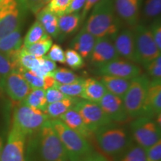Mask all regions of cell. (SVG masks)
I'll return each instance as SVG.
<instances>
[{"label": "cell", "mask_w": 161, "mask_h": 161, "mask_svg": "<svg viewBox=\"0 0 161 161\" xmlns=\"http://www.w3.org/2000/svg\"><path fill=\"white\" fill-rule=\"evenodd\" d=\"M122 20L118 17L114 0H100L92 8L82 29L98 38L111 37L120 31Z\"/></svg>", "instance_id": "obj_2"}, {"label": "cell", "mask_w": 161, "mask_h": 161, "mask_svg": "<svg viewBox=\"0 0 161 161\" xmlns=\"http://www.w3.org/2000/svg\"><path fill=\"white\" fill-rule=\"evenodd\" d=\"M99 1L100 0H86L83 9L81 10V12L80 13V21H81V23L85 19L86 15L89 14V12L91 11L92 8H93Z\"/></svg>", "instance_id": "obj_43"}, {"label": "cell", "mask_w": 161, "mask_h": 161, "mask_svg": "<svg viewBox=\"0 0 161 161\" xmlns=\"http://www.w3.org/2000/svg\"><path fill=\"white\" fill-rule=\"evenodd\" d=\"M50 74L55 79L56 83L60 84L72 83L80 78L72 70L66 69V68H57Z\"/></svg>", "instance_id": "obj_33"}, {"label": "cell", "mask_w": 161, "mask_h": 161, "mask_svg": "<svg viewBox=\"0 0 161 161\" xmlns=\"http://www.w3.org/2000/svg\"><path fill=\"white\" fill-rule=\"evenodd\" d=\"M101 75H108L131 80L140 75L141 69L139 66L126 60H114L109 63L98 66Z\"/></svg>", "instance_id": "obj_14"}, {"label": "cell", "mask_w": 161, "mask_h": 161, "mask_svg": "<svg viewBox=\"0 0 161 161\" xmlns=\"http://www.w3.org/2000/svg\"><path fill=\"white\" fill-rule=\"evenodd\" d=\"M22 27L0 39V52L13 58L23 47Z\"/></svg>", "instance_id": "obj_22"}, {"label": "cell", "mask_w": 161, "mask_h": 161, "mask_svg": "<svg viewBox=\"0 0 161 161\" xmlns=\"http://www.w3.org/2000/svg\"><path fill=\"white\" fill-rule=\"evenodd\" d=\"M52 46V39L50 36H48L37 43L25 48L30 54L35 56L36 58H41L48 53ZM24 48V47H23Z\"/></svg>", "instance_id": "obj_31"}, {"label": "cell", "mask_w": 161, "mask_h": 161, "mask_svg": "<svg viewBox=\"0 0 161 161\" xmlns=\"http://www.w3.org/2000/svg\"><path fill=\"white\" fill-rule=\"evenodd\" d=\"M149 82L148 78L144 75L130 80L128 89L122 98L125 108L130 118L142 116Z\"/></svg>", "instance_id": "obj_6"}, {"label": "cell", "mask_w": 161, "mask_h": 161, "mask_svg": "<svg viewBox=\"0 0 161 161\" xmlns=\"http://www.w3.org/2000/svg\"><path fill=\"white\" fill-rule=\"evenodd\" d=\"M49 36L46 33L45 29L42 26L40 22L36 20L35 23L32 25L26 33L25 37L23 40V47L26 48L28 46L32 45V44L37 43L43 38Z\"/></svg>", "instance_id": "obj_28"}, {"label": "cell", "mask_w": 161, "mask_h": 161, "mask_svg": "<svg viewBox=\"0 0 161 161\" xmlns=\"http://www.w3.org/2000/svg\"><path fill=\"white\" fill-rule=\"evenodd\" d=\"M66 64L72 69H79L84 66V58L74 49H69L64 52Z\"/></svg>", "instance_id": "obj_35"}, {"label": "cell", "mask_w": 161, "mask_h": 161, "mask_svg": "<svg viewBox=\"0 0 161 161\" xmlns=\"http://www.w3.org/2000/svg\"><path fill=\"white\" fill-rule=\"evenodd\" d=\"M27 8L25 0H0V39L22 27Z\"/></svg>", "instance_id": "obj_5"}, {"label": "cell", "mask_w": 161, "mask_h": 161, "mask_svg": "<svg viewBox=\"0 0 161 161\" xmlns=\"http://www.w3.org/2000/svg\"><path fill=\"white\" fill-rule=\"evenodd\" d=\"M81 161H110L108 158L99 153L93 152L90 155L86 157Z\"/></svg>", "instance_id": "obj_45"}, {"label": "cell", "mask_w": 161, "mask_h": 161, "mask_svg": "<svg viewBox=\"0 0 161 161\" xmlns=\"http://www.w3.org/2000/svg\"><path fill=\"white\" fill-rule=\"evenodd\" d=\"M97 38L81 29L78 34L72 40L70 48L78 52L83 58H88L93 49Z\"/></svg>", "instance_id": "obj_19"}, {"label": "cell", "mask_w": 161, "mask_h": 161, "mask_svg": "<svg viewBox=\"0 0 161 161\" xmlns=\"http://www.w3.org/2000/svg\"><path fill=\"white\" fill-rule=\"evenodd\" d=\"M120 156L119 161H147L146 150L136 144H132Z\"/></svg>", "instance_id": "obj_30"}, {"label": "cell", "mask_w": 161, "mask_h": 161, "mask_svg": "<svg viewBox=\"0 0 161 161\" xmlns=\"http://www.w3.org/2000/svg\"><path fill=\"white\" fill-rule=\"evenodd\" d=\"M146 69L152 80H161V55L148 64Z\"/></svg>", "instance_id": "obj_37"}, {"label": "cell", "mask_w": 161, "mask_h": 161, "mask_svg": "<svg viewBox=\"0 0 161 161\" xmlns=\"http://www.w3.org/2000/svg\"><path fill=\"white\" fill-rule=\"evenodd\" d=\"M58 119L61 122H63L66 126L69 127L74 131L78 133L86 139H89L92 136V133L88 129L87 127L84 124L81 116L76 111L74 107L67 110L65 114L60 116Z\"/></svg>", "instance_id": "obj_20"}, {"label": "cell", "mask_w": 161, "mask_h": 161, "mask_svg": "<svg viewBox=\"0 0 161 161\" xmlns=\"http://www.w3.org/2000/svg\"><path fill=\"white\" fill-rule=\"evenodd\" d=\"M119 58L110 37H103L96 40L95 46L88 58H90L92 64L98 67Z\"/></svg>", "instance_id": "obj_16"}, {"label": "cell", "mask_w": 161, "mask_h": 161, "mask_svg": "<svg viewBox=\"0 0 161 161\" xmlns=\"http://www.w3.org/2000/svg\"><path fill=\"white\" fill-rule=\"evenodd\" d=\"M74 108L80 114L84 124L92 133H95L102 127L113 122L98 103L86 100L78 101Z\"/></svg>", "instance_id": "obj_10"}, {"label": "cell", "mask_w": 161, "mask_h": 161, "mask_svg": "<svg viewBox=\"0 0 161 161\" xmlns=\"http://www.w3.org/2000/svg\"><path fill=\"white\" fill-rule=\"evenodd\" d=\"M37 20L40 22L46 33L51 37L58 38L60 35L58 28V17L49 10L43 7L36 14Z\"/></svg>", "instance_id": "obj_23"}, {"label": "cell", "mask_w": 161, "mask_h": 161, "mask_svg": "<svg viewBox=\"0 0 161 161\" xmlns=\"http://www.w3.org/2000/svg\"><path fill=\"white\" fill-rule=\"evenodd\" d=\"M99 80L103 84L107 91L122 98L130 83V80L108 75H102Z\"/></svg>", "instance_id": "obj_24"}, {"label": "cell", "mask_w": 161, "mask_h": 161, "mask_svg": "<svg viewBox=\"0 0 161 161\" xmlns=\"http://www.w3.org/2000/svg\"><path fill=\"white\" fill-rule=\"evenodd\" d=\"M49 120L39 130L30 135L26 160L69 161L65 148Z\"/></svg>", "instance_id": "obj_1"}, {"label": "cell", "mask_w": 161, "mask_h": 161, "mask_svg": "<svg viewBox=\"0 0 161 161\" xmlns=\"http://www.w3.org/2000/svg\"><path fill=\"white\" fill-rule=\"evenodd\" d=\"M106 92L107 90L99 80L88 78L83 80V90L80 97L88 102L98 103Z\"/></svg>", "instance_id": "obj_21"}, {"label": "cell", "mask_w": 161, "mask_h": 161, "mask_svg": "<svg viewBox=\"0 0 161 161\" xmlns=\"http://www.w3.org/2000/svg\"><path fill=\"white\" fill-rule=\"evenodd\" d=\"M111 38L119 57L132 63H138L134 30L130 29L120 30Z\"/></svg>", "instance_id": "obj_13"}, {"label": "cell", "mask_w": 161, "mask_h": 161, "mask_svg": "<svg viewBox=\"0 0 161 161\" xmlns=\"http://www.w3.org/2000/svg\"><path fill=\"white\" fill-rule=\"evenodd\" d=\"M83 80L84 79L80 78L75 82L67 84H60L55 82L54 86L68 97H80L83 90Z\"/></svg>", "instance_id": "obj_29"}, {"label": "cell", "mask_w": 161, "mask_h": 161, "mask_svg": "<svg viewBox=\"0 0 161 161\" xmlns=\"http://www.w3.org/2000/svg\"><path fill=\"white\" fill-rule=\"evenodd\" d=\"M138 64L146 66L158 56L161 52L158 49L149 27L145 25H136L134 30Z\"/></svg>", "instance_id": "obj_9"}, {"label": "cell", "mask_w": 161, "mask_h": 161, "mask_svg": "<svg viewBox=\"0 0 161 161\" xmlns=\"http://www.w3.org/2000/svg\"><path fill=\"white\" fill-rule=\"evenodd\" d=\"M80 21V13L66 14L58 17V28L60 35H67L74 33L78 28Z\"/></svg>", "instance_id": "obj_26"}, {"label": "cell", "mask_w": 161, "mask_h": 161, "mask_svg": "<svg viewBox=\"0 0 161 161\" xmlns=\"http://www.w3.org/2000/svg\"><path fill=\"white\" fill-rule=\"evenodd\" d=\"M158 49L161 52V22L160 17L154 19L149 27Z\"/></svg>", "instance_id": "obj_40"}, {"label": "cell", "mask_w": 161, "mask_h": 161, "mask_svg": "<svg viewBox=\"0 0 161 161\" xmlns=\"http://www.w3.org/2000/svg\"><path fill=\"white\" fill-rule=\"evenodd\" d=\"M16 68H17V66L13 59L0 52V89L3 88L7 76Z\"/></svg>", "instance_id": "obj_32"}, {"label": "cell", "mask_w": 161, "mask_h": 161, "mask_svg": "<svg viewBox=\"0 0 161 161\" xmlns=\"http://www.w3.org/2000/svg\"><path fill=\"white\" fill-rule=\"evenodd\" d=\"M72 0H50L46 4V8L54 13L58 17L65 14L69 8Z\"/></svg>", "instance_id": "obj_36"}, {"label": "cell", "mask_w": 161, "mask_h": 161, "mask_svg": "<svg viewBox=\"0 0 161 161\" xmlns=\"http://www.w3.org/2000/svg\"><path fill=\"white\" fill-rule=\"evenodd\" d=\"M86 0H72L69 8L66 11V14H73V13H80V11L83 9L84 3Z\"/></svg>", "instance_id": "obj_44"}, {"label": "cell", "mask_w": 161, "mask_h": 161, "mask_svg": "<svg viewBox=\"0 0 161 161\" xmlns=\"http://www.w3.org/2000/svg\"><path fill=\"white\" fill-rule=\"evenodd\" d=\"M45 95L47 104L54 103V102H58V101H60L64 99V98L68 97V96L64 95L59 90H58L57 88L55 87V86L50 87L49 89L46 90Z\"/></svg>", "instance_id": "obj_41"}, {"label": "cell", "mask_w": 161, "mask_h": 161, "mask_svg": "<svg viewBox=\"0 0 161 161\" xmlns=\"http://www.w3.org/2000/svg\"><path fill=\"white\" fill-rule=\"evenodd\" d=\"M49 1H50V0H45V2H46V4H47L48 3H49Z\"/></svg>", "instance_id": "obj_47"}, {"label": "cell", "mask_w": 161, "mask_h": 161, "mask_svg": "<svg viewBox=\"0 0 161 161\" xmlns=\"http://www.w3.org/2000/svg\"><path fill=\"white\" fill-rule=\"evenodd\" d=\"M130 131L136 145L145 150L160 140V126L155 119L149 116L135 118L130 123Z\"/></svg>", "instance_id": "obj_8"}, {"label": "cell", "mask_w": 161, "mask_h": 161, "mask_svg": "<svg viewBox=\"0 0 161 161\" xmlns=\"http://www.w3.org/2000/svg\"><path fill=\"white\" fill-rule=\"evenodd\" d=\"M143 12L146 19L154 20L160 18L161 13V0H146Z\"/></svg>", "instance_id": "obj_34"}, {"label": "cell", "mask_w": 161, "mask_h": 161, "mask_svg": "<svg viewBox=\"0 0 161 161\" xmlns=\"http://www.w3.org/2000/svg\"><path fill=\"white\" fill-rule=\"evenodd\" d=\"M21 104L45 112L48 104L46 102L45 90L42 88H32Z\"/></svg>", "instance_id": "obj_27"}, {"label": "cell", "mask_w": 161, "mask_h": 161, "mask_svg": "<svg viewBox=\"0 0 161 161\" xmlns=\"http://www.w3.org/2000/svg\"><path fill=\"white\" fill-rule=\"evenodd\" d=\"M49 119L44 111L21 104L15 108L12 125L27 136L39 130Z\"/></svg>", "instance_id": "obj_7"}, {"label": "cell", "mask_w": 161, "mask_h": 161, "mask_svg": "<svg viewBox=\"0 0 161 161\" xmlns=\"http://www.w3.org/2000/svg\"><path fill=\"white\" fill-rule=\"evenodd\" d=\"M28 8L35 14L46 5L45 0H25Z\"/></svg>", "instance_id": "obj_42"}, {"label": "cell", "mask_w": 161, "mask_h": 161, "mask_svg": "<svg viewBox=\"0 0 161 161\" xmlns=\"http://www.w3.org/2000/svg\"><path fill=\"white\" fill-rule=\"evenodd\" d=\"M49 122L65 148L69 161H81L94 152L87 139L66 126L59 119H52Z\"/></svg>", "instance_id": "obj_3"}, {"label": "cell", "mask_w": 161, "mask_h": 161, "mask_svg": "<svg viewBox=\"0 0 161 161\" xmlns=\"http://www.w3.org/2000/svg\"><path fill=\"white\" fill-rule=\"evenodd\" d=\"M114 3L121 20L131 27L137 25L142 0H114Z\"/></svg>", "instance_id": "obj_17"}, {"label": "cell", "mask_w": 161, "mask_h": 161, "mask_svg": "<svg viewBox=\"0 0 161 161\" xmlns=\"http://www.w3.org/2000/svg\"><path fill=\"white\" fill-rule=\"evenodd\" d=\"M26 136L12 125L0 161H25Z\"/></svg>", "instance_id": "obj_11"}, {"label": "cell", "mask_w": 161, "mask_h": 161, "mask_svg": "<svg viewBox=\"0 0 161 161\" xmlns=\"http://www.w3.org/2000/svg\"><path fill=\"white\" fill-rule=\"evenodd\" d=\"M78 102V99L76 98L66 97L54 103L48 104L45 113L49 118L58 119L67 110L73 108Z\"/></svg>", "instance_id": "obj_25"}, {"label": "cell", "mask_w": 161, "mask_h": 161, "mask_svg": "<svg viewBox=\"0 0 161 161\" xmlns=\"http://www.w3.org/2000/svg\"><path fill=\"white\" fill-rule=\"evenodd\" d=\"M159 114H161V80H152L148 85L142 116L153 118Z\"/></svg>", "instance_id": "obj_18"}, {"label": "cell", "mask_w": 161, "mask_h": 161, "mask_svg": "<svg viewBox=\"0 0 161 161\" xmlns=\"http://www.w3.org/2000/svg\"><path fill=\"white\" fill-rule=\"evenodd\" d=\"M3 89L14 102L21 103L31 91V88L21 72L16 68L6 78Z\"/></svg>", "instance_id": "obj_12"}, {"label": "cell", "mask_w": 161, "mask_h": 161, "mask_svg": "<svg viewBox=\"0 0 161 161\" xmlns=\"http://www.w3.org/2000/svg\"><path fill=\"white\" fill-rule=\"evenodd\" d=\"M147 161L161 160V140L146 150Z\"/></svg>", "instance_id": "obj_39"}, {"label": "cell", "mask_w": 161, "mask_h": 161, "mask_svg": "<svg viewBox=\"0 0 161 161\" xmlns=\"http://www.w3.org/2000/svg\"><path fill=\"white\" fill-rule=\"evenodd\" d=\"M46 56L54 62H58V63L63 64L66 63L64 51L61 46L58 44H52Z\"/></svg>", "instance_id": "obj_38"}, {"label": "cell", "mask_w": 161, "mask_h": 161, "mask_svg": "<svg viewBox=\"0 0 161 161\" xmlns=\"http://www.w3.org/2000/svg\"><path fill=\"white\" fill-rule=\"evenodd\" d=\"M102 152L111 157L120 156L132 145L131 136L125 128L110 123L94 133Z\"/></svg>", "instance_id": "obj_4"}, {"label": "cell", "mask_w": 161, "mask_h": 161, "mask_svg": "<svg viewBox=\"0 0 161 161\" xmlns=\"http://www.w3.org/2000/svg\"><path fill=\"white\" fill-rule=\"evenodd\" d=\"M3 140L2 136H0V157H1L2 152H3Z\"/></svg>", "instance_id": "obj_46"}, {"label": "cell", "mask_w": 161, "mask_h": 161, "mask_svg": "<svg viewBox=\"0 0 161 161\" xmlns=\"http://www.w3.org/2000/svg\"><path fill=\"white\" fill-rule=\"evenodd\" d=\"M98 104L112 122L124 123L130 119L125 108L122 98L109 92H106Z\"/></svg>", "instance_id": "obj_15"}]
</instances>
